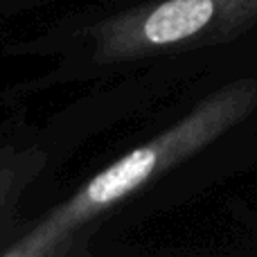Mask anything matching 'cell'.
<instances>
[{
    "instance_id": "obj_2",
    "label": "cell",
    "mask_w": 257,
    "mask_h": 257,
    "mask_svg": "<svg viewBox=\"0 0 257 257\" xmlns=\"http://www.w3.org/2000/svg\"><path fill=\"white\" fill-rule=\"evenodd\" d=\"M257 30V0H151L97 21L90 57L124 63L185 50L214 48Z\"/></svg>"
},
{
    "instance_id": "obj_1",
    "label": "cell",
    "mask_w": 257,
    "mask_h": 257,
    "mask_svg": "<svg viewBox=\"0 0 257 257\" xmlns=\"http://www.w3.org/2000/svg\"><path fill=\"white\" fill-rule=\"evenodd\" d=\"M257 111V77H237L214 88L174 124L97 172L66 201L50 208L30 230L12 239L5 257H63L104 217L149 185L194 158Z\"/></svg>"
},
{
    "instance_id": "obj_3",
    "label": "cell",
    "mask_w": 257,
    "mask_h": 257,
    "mask_svg": "<svg viewBox=\"0 0 257 257\" xmlns=\"http://www.w3.org/2000/svg\"><path fill=\"white\" fill-rule=\"evenodd\" d=\"M48 156L36 147H0V232L12 219L21 196L41 176Z\"/></svg>"
}]
</instances>
